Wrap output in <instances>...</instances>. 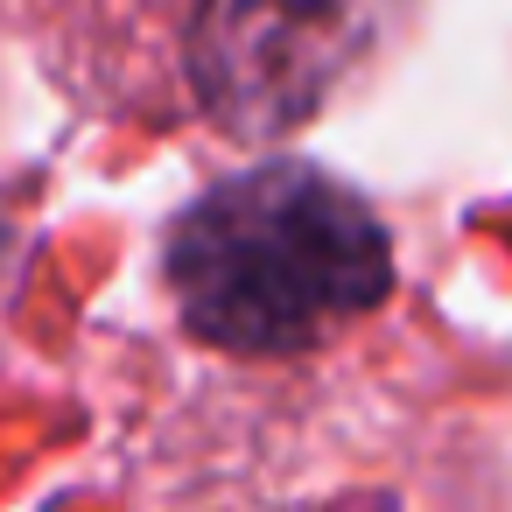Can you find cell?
<instances>
[{
	"label": "cell",
	"mask_w": 512,
	"mask_h": 512,
	"mask_svg": "<svg viewBox=\"0 0 512 512\" xmlns=\"http://www.w3.org/2000/svg\"><path fill=\"white\" fill-rule=\"evenodd\" d=\"M162 267L183 323L246 358L302 351L393 288L379 218L302 162H260L204 190L176 218Z\"/></svg>",
	"instance_id": "1"
},
{
	"label": "cell",
	"mask_w": 512,
	"mask_h": 512,
	"mask_svg": "<svg viewBox=\"0 0 512 512\" xmlns=\"http://www.w3.org/2000/svg\"><path fill=\"white\" fill-rule=\"evenodd\" d=\"M358 43L351 0H204L190 64L218 127L274 141L337 92Z\"/></svg>",
	"instance_id": "2"
}]
</instances>
